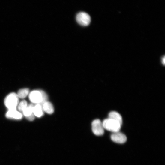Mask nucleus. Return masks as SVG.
<instances>
[{"label": "nucleus", "instance_id": "9", "mask_svg": "<svg viewBox=\"0 0 165 165\" xmlns=\"http://www.w3.org/2000/svg\"><path fill=\"white\" fill-rule=\"evenodd\" d=\"M109 118L119 122L122 125L123 123L122 118L121 115L118 112L112 111L109 114Z\"/></svg>", "mask_w": 165, "mask_h": 165}, {"label": "nucleus", "instance_id": "4", "mask_svg": "<svg viewBox=\"0 0 165 165\" xmlns=\"http://www.w3.org/2000/svg\"><path fill=\"white\" fill-rule=\"evenodd\" d=\"M92 129L94 134L97 136H102L104 133V128L100 120L96 119L92 122Z\"/></svg>", "mask_w": 165, "mask_h": 165}, {"label": "nucleus", "instance_id": "6", "mask_svg": "<svg viewBox=\"0 0 165 165\" xmlns=\"http://www.w3.org/2000/svg\"><path fill=\"white\" fill-rule=\"evenodd\" d=\"M111 139L113 142L119 144H123L127 140L126 136L120 131L113 133L111 136Z\"/></svg>", "mask_w": 165, "mask_h": 165}, {"label": "nucleus", "instance_id": "3", "mask_svg": "<svg viewBox=\"0 0 165 165\" xmlns=\"http://www.w3.org/2000/svg\"><path fill=\"white\" fill-rule=\"evenodd\" d=\"M19 103V98L17 94L11 93L5 98L4 104L8 110L16 109Z\"/></svg>", "mask_w": 165, "mask_h": 165}, {"label": "nucleus", "instance_id": "15", "mask_svg": "<svg viewBox=\"0 0 165 165\" xmlns=\"http://www.w3.org/2000/svg\"><path fill=\"white\" fill-rule=\"evenodd\" d=\"M162 62L164 65L165 64V57L164 56V57H163L162 59Z\"/></svg>", "mask_w": 165, "mask_h": 165}, {"label": "nucleus", "instance_id": "10", "mask_svg": "<svg viewBox=\"0 0 165 165\" xmlns=\"http://www.w3.org/2000/svg\"><path fill=\"white\" fill-rule=\"evenodd\" d=\"M33 112L35 116L38 118H40L43 116L44 114L43 110L42 105L39 104H36L34 105Z\"/></svg>", "mask_w": 165, "mask_h": 165}, {"label": "nucleus", "instance_id": "14", "mask_svg": "<svg viewBox=\"0 0 165 165\" xmlns=\"http://www.w3.org/2000/svg\"><path fill=\"white\" fill-rule=\"evenodd\" d=\"M27 119L30 121H34L35 118V116L34 114H33L26 117Z\"/></svg>", "mask_w": 165, "mask_h": 165}, {"label": "nucleus", "instance_id": "2", "mask_svg": "<svg viewBox=\"0 0 165 165\" xmlns=\"http://www.w3.org/2000/svg\"><path fill=\"white\" fill-rule=\"evenodd\" d=\"M102 123L104 129L112 133L119 131L121 128L122 125L119 122L109 118L104 120Z\"/></svg>", "mask_w": 165, "mask_h": 165}, {"label": "nucleus", "instance_id": "11", "mask_svg": "<svg viewBox=\"0 0 165 165\" xmlns=\"http://www.w3.org/2000/svg\"><path fill=\"white\" fill-rule=\"evenodd\" d=\"M34 105L33 104H30L26 107V109L22 112L23 115L26 117L29 116L34 114L33 112V110Z\"/></svg>", "mask_w": 165, "mask_h": 165}, {"label": "nucleus", "instance_id": "12", "mask_svg": "<svg viewBox=\"0 0 165 165\" xmlns=\"http://www.w3.org/2000/svg\"><path fill=\"white\" fill-rule=\"evenodd\" d=\"M29 90L27 88H24L20 90L18 92L17 95L19 98H24L28 94Z\"/></svg>", "mask_w": 165, "mask_h": 165}, {"label": "nucleus", "instance_id": "7", "mask_svg": "<svg viewBox=\"0 0 165 165\" xmlns=\"http://www.w3.org/2000/svg\"><path fill=\"white\" fill-rule=\"evenodd\" d=\"M6 117L11 119L19 120L22 118V115L16 109L9 110L6 114Z\"/></svg>", "mask_w": 165, "mask_h": 165}, {"label": "nucleus", "instance_id": "13", "mask_svg": "<svg viewBox=\"0 0 165 165\" xmlns=\"http://www.w3.org/2000/svg\"><path fill=\"white\" fill-rule=\"evenodd\" d=\"M27 106V103L26 101L23 100L19 104L18 106V110L20 111L23 112Z\"/></svg>", "mask_w": 165, "mask_h": 165}, {"label": "nucleus", "instance_id": "1", "mask_svg": "<svg viewBox=\"0 0 165 165\" xmlns=\"http://www.w3.org/2000/svg\"><path fill=\"white\" fill-rule=\"evenodd\" d=\"M29 98L30 101L36 104L42 105L47 101L48 96L44 91L42 90H34L29 94Z\"/></svg>", "mask_w": 165, "mask_h": 165}, {"label": "nucleus", "instance_id": "8", "mask_svg": "<svg viewBox=\"0 0 165 165\" xmlns=\"http://www.w3.org/2000/svg\"><path fill=\"white\" fill-rule=\"evenodd\" d=\"M44 112L48 114H52L54 111V106L50 102L47 101L42 105Z\"/></svg>", "mask_w": 165, "mask_h": 165}, {"label": "nucleus", "instance_id": "5", "mask_svg": "<svg viewBox=\"0 0 165 165\" xmlns=\"http://www.w3.org/2000/svg\"><path fill=\"white\" fill-rule=\"evenodd\" d=\"M76 20L78 24L83 26H87L89 25L91 22L90 15L84 12L79 13L76 16Z\"/></svg>", "mask_w": 165, "mask_h": 165}]
</instances>
